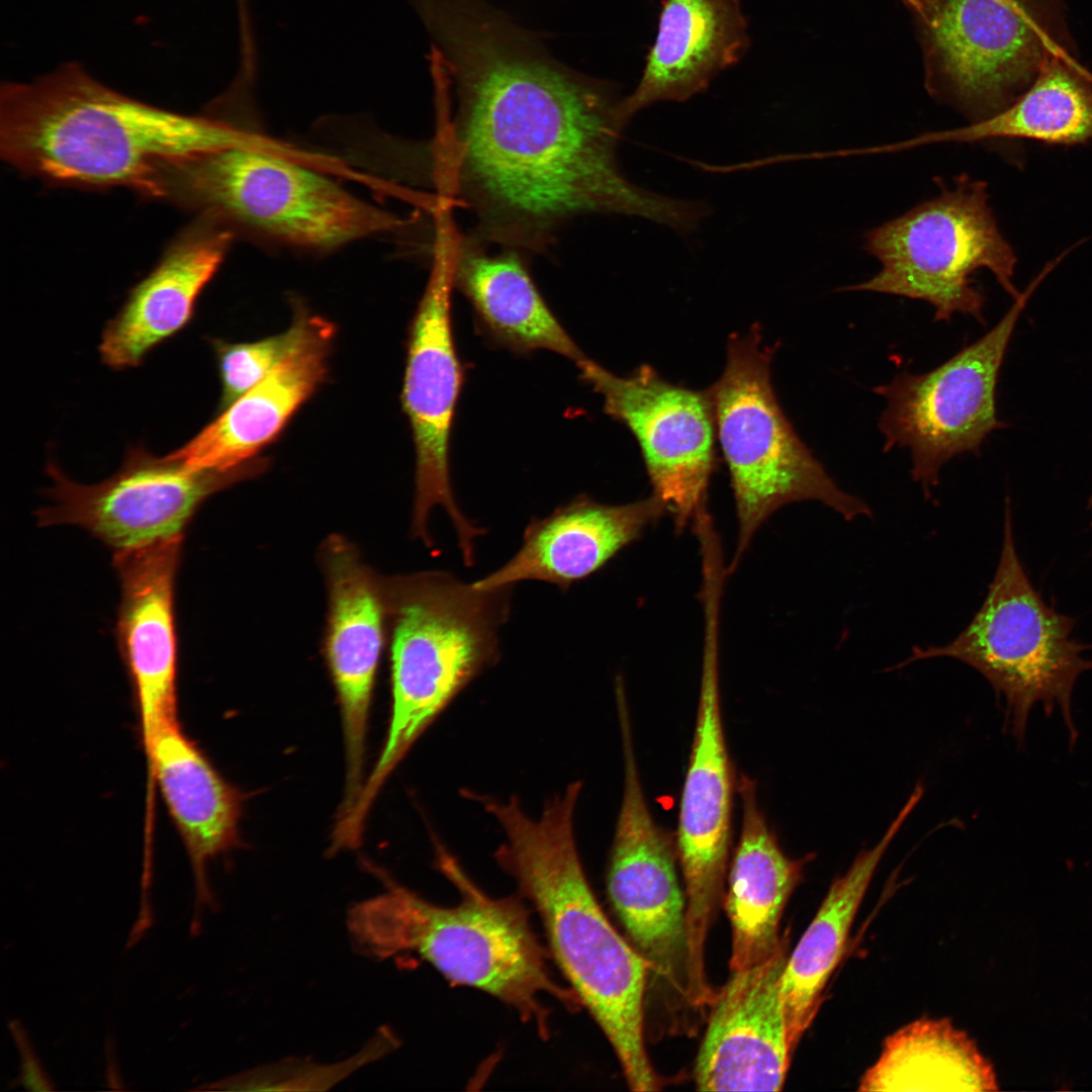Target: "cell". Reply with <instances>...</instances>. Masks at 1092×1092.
<instances>
[{
	"label": "cell",
	"instance_id": "15",
	"mask_svg": "<svg viewBox=\"0 0 1092 1092\" xmlns=\"http://www.w3.org/2000/svg\"><path fill=\"white\" fill-rule=\"evenodd\" d=\"M576 366L580 378L602 396L605 413L637 441L652 494L680 533L707 509L716 467V430L707 388L674 384L648 364L626 376L587 356Z\"/></svg>",
	"mask_w": 1092,
	"mask_h": 1092
},
{
	"label": "cell",
	"instance_id": "6",
	"mask_svg": "<svg viewBox=\"0 0 1092 1092\" xmlns=\"http://www.w3.org/2000/svg\"><path fill=\"white\" fill-rule=\"evenodd\" d=\"M157 199L231 231L252 230L314 251H330L402 223L268 141L172 162L158 176Z\"/></svg>",
	"mask_w": 1092,
	"mask_h": 1092
},
{
	"label": "cell",
	"instance_id": "1",
	"mask_svg": "<svg viewBox=\"0 0 1092 1092\" xmlns=\"http://www.w3.org/2000/svg\"><path fill=\"white\" fill-rule=\"evenodd\" d=\"M431 37L437 129L435 205L473 218L483 247L542 252L587 214L638 216L689 235L702 201L631 182L617 149L628 121L620 90L553 58L486 0H422Z\"/></svg>",
	"mask_w": 1092,
	"mask_h": 1092
},
{
	"label": "cell",
	"instance_id": "16",
	"mask_svg": "<svg viewBox=\"0 0 1092 1092\" xmlns=\"http://www.w3.org/2000/svg\"><path fill=\"white\" fill-rule=\"evenodd\" d=\"M619 727L624 785L608 862V895L649 971L687 997V902L675 840L656 823L646 802L631 718H620Z\"/></svg>",
	"mask_w": 1092,
	"mask_h": 1092
},
{
	"label": "cell",
	"instance_id": "31",
	"mask_svg": "<svg viewBox=\"0 0 1092 1092\" xmlns=\"http://www.w3.org/2000/svg\"><path fill=\"white\" fill-rule=\"evenodd\" d=\"M397 1037L388 1027H380L351 1057L320 1063L309 1059H285L204 1084L197 1091H326L394 1051Z\"/></svg>",
	"mask_w": 1092,
	"mask_h": 1092
},
{
	"label": "cell",
	"instance_id": "4",
	"mask_svg": "<svg viewBox=\"0 0 1092 1092\" xmlns=\"http://www.w3.org/2000/svg\"><path fill=\"white\" fill-rule=\"evenodd\" d=\"M435 851L437 868L457 889L459 902L436 905L366 863L385 891L348 910L347 929L356 950L375 960L417 953L451 982L512 1007L547 1037L549 1010L542 996L570 1010L580 1001L551 976L524 905L515 897L488 896L442 844L435 842Z\"/></svg>",
	"mask_w": 1092,
	"mask_h": 1092
},
{
	"label": "cell",
	"instance_id": "26",
	"mask_svg": "<svg viewBox=\"0 0 1092 1092\" xmlns=\"http://www.w3.org/2000/svg\"><path fill=\"white\" fill-rule=\"evenodd\" d=\"M923 792V786L918 784L879 842L860 851L849 869L832 882L815 917L789 954L782 977V999L793 1050L819 1010L880 861Z\"/></svg>",
	"mask_w": 1092,
	"mask_h": 1092
},
{
	"label": "cell",
	"instance_id": "10",
	"mask_svg": "<svg viewBox=\"0 0 1092 1092\" xmlns=\"http://www.w3.org/2000/svg\"><path fill=\"white\" fill-rule=\"evenodd\" d=\"M1040 274L1001 321L982 338L921 374L898 373L874 391L886 399L879 420L884 451L907 448L911 475L926 497L939 483L940 470L964 453H980L986 437L1004 427L997 418L996 385L1016 322Z\"/></svg>",
	"mask_w": 1092,
	"mask_h": 1092
},
{
	"label": "cell",
	"instance_id": "2",
	"mask_svg": "<svg viewBox=\"0 0 1092 1092\" xmlns=\"http://www.w3.org/2000/svg\"><path fill=\"white\" fill-rule=\"evenodd\" d=\"M263 140L228 121L123 95L67 64L28 83H3L0 153L54 186L125 187L157 198L161 170L179 159Z\"/></svg>",
	"mask_w": 1092,
	"mask_h": 1092
},
{
	"label": "cell",
	"instance_id": "12",
	"mask_svg": "<svg viewBox=\"0 0 1092 1092\" xmlns=\"http://www.w3.org/2000/svg\"><path fill=\"white\" fill-rule=\"evenodd\" d=\"M929 87L974 121L1008 106L1063 49L1030 0H924Z\"/></svg>",
	"mask_w": 1092,
	"mask_h": 1092
},
{
	"label": "cell",
	"instance_id": "20",
	"mask_svg": "<svg viewBox=\"0 0 1092 1092\" xmlns=\"http://www.w3.org/2000/svg\"><path fill=\"white\" fill-rule=\"evenodd\" d=\"M665 514L666 508L653 494L624 505L602 504L579 494L548 516L532 519L517 553L472 583L480 589H495L539 580L565 592L601 569Z\"/></svg>",
	"mask_w": 1092,
	"mask_h": 1092
},
{
	"label": "cell",
	"instance_id": "9",
	"mask_svg": "<svg viewBox=\"0 0 1092 1092\" xmlns=\"http://www.w3.org/2000/svg\"><path fill=\"white\" fill-rule=\"evenodd\" d=\"M864 250L878 259L880 271L870 279L840 288L923 300L934 307V321L956 313L983 323L985 298L972 275L988 269L1016 299L1013 284L1016 256L999 231L989 205L987 185L966 175L952 188L872 229Z\"/></svg>",
	"mask_w": 1092,
	"mask_h": 1092
},
{
	"label": "cell",
	"instance_id": "3",
	"mask_svg": "<svg viewBox=\"0 0 1092 1092\" xmlns=\"http://www.w3.org/2000/svg\"><path fill=\"white\" fill-rule=\"evenodd\" d=\"M581 787L569 784L535 818L516 797L476 799L504 833L496 862L535 906L554 959L612 1044L630 1089L656 1091L661 1083L643 1032L649 967L608 920L586 879L574 832Z\"/></svg>",
	"mask_w": 1092,
	"mask_h": 1092
},
{
	"label": "cell",
	"instance_id": "17",
	"mask_svg": "<svg viewBox=\"0 0 1092 1092\" xmlns=\"http://www.w3.org/2000/svg\"><path fill=\"white\" fill-rule=\"evenodd\" d=\"M788 938L767 960L731 975L712 1001L695 1082L701 1091H780L791 1054L782 999Z\"/></svg>",
	"mask_w": 1092,
	"mask_h": 1092
},
{
	"label": "cell",
	"instance_id": "35",
	"mask_svg": "<svg viewBox=\"0 0 1092 1092\" xmlns=\"http://www.w3.org/2000/svg\"><path fill=\"white\" fill-rule=\"evenodd\" d=\"M1089 505L1092 506V495L1090 497Z\"/></svg>",
	"mask_w": 1092,
	"mask_h": 1092
},
{
	"label": "cell",
	"instance_id": "30",
	"mask_svg": "<svg viewBox=\"0 0 1092 1092\" xmlns=\"http://www.w3.org/2000/svg\"><path fill=\"white\" fill-rule=\"evenodd\" d=\"M332 323L299 313L283 333L251 343L211 341L221 381L220 407L263 380L282 363L313 347L331 345Z\"/></svg>",
	"mask_w": 1092,
	"mask_h": 1092
},
{
	"label": "cell",
	"instance_id": "19",
	"mask_svg": "<svg viewBox=\"0 0 1092 1092\" xmlns=\"http://www.w3.org/2000/svg\"><path fill=\"white\" fill-rule=\"evenodd\" d=\"M330 590L326 652L336 687L346 753L342 802L349 809L365 780L366 734L383 642V597L374 576L340 537L325 548Z\"/></svg>",
	"mask_w": 1092,
	"mask_h": 1092
},
{
	"label": "cell",
	"instance_id": "23",
	"mask_svg": "<svg viewBox=\"0 0 1092 1092\" xmlns=\"http://www.w3.org/2000/svg\"><path fill=\"white\" fill-rule=\"evenodd\" d=\"M749 46L740 0H664L641 78L624 97L630 120L658 102H684L705 91Z\"/></svg>",
	"mask_w": 1092,
	"mask_h": 1092
},
{
	"label": "cell",
	"instance_id": "28",
	"mask_svg": "<svg viewBox=\"0 0 1092 1092\" xmlns=\"http://www.w3.org/2000/svg\"><path fill=\"white\" fill-rule=\"evenodd\" d=\"M1000 138L1065 146L1092 140V84L1064 51L1050 56L1030 85L1001 111L966 126L897 142L896 147L902 151Z\"/></svg>",
	"mask_w": 1092,
	"mask_h": 1092
},
{
	"label": "cell",
	"instance_id": "32",
	"mask_svg": "<svg viewBox=\"0 0 1092 1092\" xmlns=\"http://www.w3.org/2000/svg\"><path fill=\"white\" fill-rule=\"evenodd\" d=\"M8 1028L20 1057V1074L14 1084L28 1091L55 1090L56 1086L43 1070L20 1021L10 1020Z\"/></svg>",
	"mask_w": 1092,
	"mask_h": 1092
},
{
	"label": "cell",
	"instance_id": "13",
	"mask_svg": "<svg viewBox=\"0 0 1092 1092\" xmlns=\"http://www.w3.org/2000/svg\"><path fill=\"white\" fill-rule=\"evenodd\" d=\"M261 460L232 471L189 466L168 454L157 457L131 446L120 468L96 484L71 480L50 461L49 507L35 512L41 527L78 526L114 552L184 536L202 503L220 489L261 470Z\"/></svg>",
	"mask_w": 1092,
	"mask_h": 1092
},
{
	"label": "cell",
	"instance_id": "33",
	"mask_svg": "<svg viewBox=\"0 0 1092 1092\" xmlns=\"http://www.w3.org/2000/svg\"><path fill=\"white\" fill-rule=\"evenodd\" d=\"M907 5L918 12L924 0H903Z\"/></svg>",
	"mask_w": 1092,
	"mask_h": 1092
},
{
	"label": "cell",
	"instance_id": "24",
	"mask_svg": "<svg viewBox=\"0 0 1092 1092\" xmlns=\"http://www.w3.org/2000/svg\"><path fill=\"white\" fill-rule=\"evenodd\" d=\"M736 788L741 828L727 871L725 898L732 928L731 971L757 965L778 949L783 911L813 858L811 854L791 858L783 851L759 807L753 780L741 775Z\"/></svg>",
	"mask_w": 1092,
	"mask_h": 1092
},
{
	"label": "cell",
	"instance_id": "7",
	"mask_svg": "<svg viewBox=\"0 0 1092 1092\" xmlns=\"http://www.w3.org/2000/svg\"><path fill=\"white\" fill-rule=\"evenodd\" d=\"M774 351L758 326L731 335L725 367L707 388L738 526L729 573L756 531L784 506L819 502L847 521L872 515L863 500L832 479L783 411L771 382Z\"/></svg>",
	"mask_w": 1092,
	"mask_h": 1092
},
{
	"label": "cell",
	"instance_id": "8",
	"mask_svg": "<svg viewBox=\"0 0 1092 1092\" xmlns=\"http://www.w3.org/2000/svg\"><path fill=\"white\" fill-rule=\"evenodd\" d=\"M1074 625V619L1042 601L1027 577L1006 500L1000 559L981 608L952 641L914 647L895 668L925 659H957L979 671L1003 698L1006 726L1018 742L1037 704L1049 713L1059 709L1076 738L1072 693L1080 674L1092 669V660L1081 655L1090 647L1071 638Z\"/></svg>",
	"mask_w": 1092,
	"mask_h": 1092
},
{
	"label": "cell",
	"instance_id": "18",
	"mask_svg": "<svg viewBox=\"0 0 1092 1092\" xmlns=\"http://www.w3.org/2000/svg\"><path fill=\"white\" fill-rule=\"evenodd\" d=\"M183 537L115 552L120 584L115 638L140 714L144 746L178 721V647L174 614Z\"/></svg>",
	"mask_w": 1092,
	"mask_h": 1092
},
{
	"label": "cell",
	"instance_id": "29",
	"mask_svg": "<svg viewBox=\"0 0 1092 1092\" xmlns=\"http://www.w3.org/2000/svg\"><path fill=\"white\" fill-rule=\"evenodd\" d=\"M997 1089L989 1062L947 1019H919L884 1042L863 1075L860 1091H990Z\"/></svg>",
	"mask_w": 1092,
	"mask_h": 1092
},
{
	"label": "cell",
	"instance_id": "34",
	"mask_svg": "<svg viewBox=\"0 0 1092 1092\" xmlns=\"http://www.w3.org/2000/svg\"><path fill=\"white\" fill-rule=\"evenodd\" d=\"M768 160H770V159H768ZM771 160L776 161L777 159H771ZM778 160H779V159H778ZM784 160H785V157L781 159V161H784ZM774 161H772V162H774Z\"/></svg>",
	"mask_w": 1092,
	"mask_h": 1092
},
{
	"label": "cell",
	"instance_id": "27",
	"mask_svg": "<svg viewBox=\"0 0 1092 1092\" xmlns=\"http://www.w3.org/2000/svg\"><path fill=\"white\" fill-rule=\"evenodd\" d=\"M330 348L313 347L282 363L170 455L192 467L219 471L255 461L324 381Z\"/></svg>",
	"mask_w": 1092,
	"mask_h": 1092
},
{
	"label": "cell",
	"instance_id": "14",
	"mask_svg": "<svg viewBox=\"0 0 1092 1092\" xmlns=\"http://www.w3.org/2000/svg\"><path fill=\"white\" fill-rule=\"evenodd\" d=\"M718 631V623L705 624L697 719L674 838L686 886L688 980L693 986L707 982L706 940L728 871L736 785L721 711Z\"/></svg>",
	"mask_w": 1092,
	"mask_h": 1092
},
{
	"label": "cell",
	"instance_id": "22",
	"mask_svg": "<svg viewBox=\"0 0 1092 1092\" xmlns=\"http://www.w3.org/2000/svg\"><path fill=\"white\" fill-rule=\"evenodd\" d=\"M149 770L187 850L194 875L195 903L190 934L201 929L202 913L215 908L206 878L209 860L240 844L244 795L228 783L181 729L160 728L145 745Z\"/></svg>",
	"mask_w": 1092,
	"mask_h": 1092
},
{
	"label": "cell",
	"instance_id": "21",
	"mask_svg": "<svg viewBox=\"0 0 1092 1092\" xmlns=\"http://www.w3.org/2000/svg\"><path fill=\"white\" fill-rule=\"evenodd\" d=\"M233 237L231 230L199 216L181 230L106 324L99 345L102 362L115 370L138 366L153 348L183 330Z\"/></svg>",
	"mask_w": 1092,
	"mask_h": 1092
},
{
	"label": "cell",
	"instance_id": "5",
	"mask_svg": "<svg viewBox=\"0 0 1092 1092\" xmlns=\"http://www.w3.org/2000/svg\"><path fill=\"white\" fill-rule=\"evenodd\" d=\"M511 587L480 589L447 571L398 576L388 583L391 715L380 756L351 809L355 821H366L383 784L417 739L497 660Z\"/></svg>",
	"mask_w": 1092,
	"mask_h": 1092
},
{
	"label": "cell",
	"instance_id": "25",
	"mask_svg": "<svg viewBox=\"0 0 1092 1092\" xmlns=\"http://www.w3.org/2000/svg\"><path fill=\"white\" fill-rule=\"evenodd\" d=\"M453 282L469 301L478 329L495 345L518 354L547 350L576 365L586 357L546 303L521 253L490 254L457 229Z\"/></svg>",
	"mask_w": 1092,
	"mask_h": 1092
},
{
	"label": "cell",
	"instance_id": "11",
	"mask_svg": "<svg viewBox=\"0 0 1092 1092\" xmlns=\"http://www.w3.org/2000/svg\"><path fill=\"white\" fill-rule=\"evenodd\" d=\"M453 230L436 225L429 281L413 318L401 392L403 412L416 452L413 531L427 546L434 544L429 519L442 508L456 532L462 558H474V541L485 530L459 509L450 481L449 440L463 371L451 323Z\"/></svg>",
	"mask_w": 1092,
	"mask_h": 1092
}]
</instances>
